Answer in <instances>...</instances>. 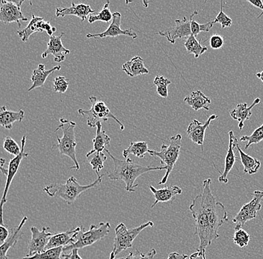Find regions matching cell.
<instances>
[{"mask_svg": "<svg viewBox=\"0 0 263 259\" xmlns=\"http://www.w3.org/2000/svg\"><path fill=\"white\" fill-rule=\"evenodd\" d=\"M189 259H206L205 258V250H197L189 256Z\"/></svg>", "mask_w": 263, "mask_h": 259, "instance_id": "45", "label": "cell"}, {"mask_svg": "<svg viewBox=\"0 0 263 259\" xmlns=\"http://www.w3.org/2000/svg\"><path fill=\"white\" fill-rule=\"evenodd\" d=\"M110 158L114 162V170L108 173V178L115 181L121 180L126 185V190L128 192H134L139 184H135V182L141 175L151 171H158V170H165V167L144 166L135 163L131 158H128L126 160H121L115 158L111 155L108 150H105Z\"/></svg>", "mask_w": 263, "mask_h": 259, "instance_id": "1", "label": "cell"}, {"mask_svg": "<svg viewBox=\"0 0 263 259\" xmlns=\"http://www.w3.org/2000/svg\"><path fill=\"white\" fill-rule=\"evenodd\" d=\"M61 69H62V66L58 65V66L52 67L50 70H47L44 65L40 64L37 69L33 70L32 75L31 77L32 85L29 88L28 91H32V90L35 89V88L44 86V83H45L46 80L47 79L49 75L55 73V72L59 71Z\"/></svg>", "mask_w": 263, "mask_h": 259, "instance_id": "22", "label": "cell"}, {"mask_svg": "<svg viewBox=\"0 0 263 259\" xmlns=\"http://www.w3.org/2000/svg\"><path fill=\"white\" fill-rule=\"evenodd\" d=\"M154 226V224L152 221H148L147 223L138 227L128 229L123 223H121L115 228V237L112 250L115 255H118L123 251L133 247V243L138 235L146 228L153 227Z\"/></svg>", "mask_w": 263, "mask_h": 259, "instance_id": "7", "label": "cell"}, {"mask_svg": "<svg viewBox=\"0 0 263 259\" xmlns=\"http://www.w3.org/2000/svg\"><path fill=\"white\" fill-rule=\"evenodd\" d=\"M198 14V11L195 10L192 15L190 16L191 19V27H192V32L194 36H196L197 34L200 33V32H209L212 29H213L214 24L213 21L206 23L205 24H200L194 19L195 16H196Z\"/></svg>", "mask_w": 263, "mask_h": 259, "instance_id": "33", "label": "cell"}, {"mask_svg": "<svg viewBox=\"0 0 263 259\" xmlns=\"http://www.w3.org/2000/svg\"><path fill=\"white\" fill-rule=\"evenodd\" d=\"M27 221L28 217L25 216L19 226L14 230L11 229V235L8 237V240L3 245L0 246V259H8V251L11 247H14L22 237L23 233L21 232V229Z\"/></svg>", "mask_w": 263, "mask_h": 259, "instance_id": "24", "label": "cell"}, {"mask_svg": "<svg viewBox=\"0 0 263 259\" xmlns=\"http://www.w3.org/2000/svg\"><path fill=\"white\" fill-rule=\"evenodd\" d=\"M26 136L24 135L21 140V152L17 156L11 158L8 164L7 180H6V185H5L4 191H3V196L0 201V222H3V206L7 203V195L9 191L10 186L13 180L15 177L17 173L19 167L21 166V162L24 158H27L29 156V153L25 152V146H26Z\"/></svg>", "mask_w": 263, "mask_h": 259, "instance_id": "8", "label": "cell"}, {"mask_svg": "<svg viewBox=\"0 0 263 259\" xmlns=\"http://www.w3.org/2000/svg\"><path fill=\"white\" fill-rule=\"evenodd\" d=\"M240 141L247 142L246 149L251 147L253 144H257L263 141V124L262 125L255 129L251 135H244L240 137Z\"/></svg>", "mask_w": 263, "mask_h": 259, "instance_id": "35", "label": "cell"}, {"mask_svg": "<svg viewBox=\"0 0 263 259\" xmlns=\"http://www.w3.org/2000/svg\"><path fill=\"white\" fill-rule=\"evenodd\" d=\"M92 169L95 170L98 177L100 176V172L102 169L104 168V162H106L107 156L103 152H95L88 158Z\"/></svg>", "mask_w": 263, "mask_h": 259, "instance_id": "34", "label": "cell"}, {"mask_svg": "<svg viewBox=\"0 0 263 259\" xmlns=\"http://www.w3.org/2000/svg\"><path fill=\"white\" fill-rule=\"evenodd\" d=\"M103 176L104 175H100L93 183L87 185H80L75 177L70 176L65 184L55 183L47 185L44 188V191L51 197L57 196L63 200L67 205H72L82 193L100 185L103 181Z\"/></svg>", "mask_w": 263, "mask_h": 259, "instance_id": "2", "label": "cell"}, {"mask_svg": "<svg viewBox=\"0 0 263 259\" xmlns=\"http://www.w3.org/2000/svg\"><path fill=\"white\" fill-rule=\"evenodd\" d=\"M70 82L65 76H58L54 79L53 88L55 92L64 93L67 91Z\"/></svg>", "mask_w": 263, "mask_h": 259, "instance_id": "41", "label": "cell"}, {"mask_svg": "<svg viewBox=\"0 0 263 259\" xmlns=\"http://www.w3.org/2000/svg\"><path fill=\"white\" fill-rule=\"evenodd\" d=\"M43 32H47L49 37H51L54 32H57V29L52 26L50 23L44 21V18L32 14V19L29 24L24 29L17 31V34L22 42L26 43L29 41L32 34Z\"/></svg>", "mask_w": 263, "mask_h": 259, "instance_id": "11", "label": "cell"}, {"mask_svg": "<svg viewBox=\"0 0 263 259\" xmlns=\"http://www.w3.org/2000/svg\"><path fill=\"white\" fill-rule=\"evenodd\" d=\"M156 255V249H151L147 254L143 253L140 251H136V252H129V255L123 258H120L118 259H154V257Z\"/></svg>", "mask_w": 263, "mask_h": 259, "instance_id": "40", "label": "cell"}, {"mask_svg": "<svg viewBox=\"0 0 263 259\" xmlns=\"http://www.w3.org/2000/svg\"><path fill=\"white\" fill-rule=\"evenodd\" d=\"M60 125L58 126L55 132L61 129L63 132L62 137L57 136V144H54L52 148L58 150L61 155H66L73 161L74 165L70 169L80 170V164L76 155V148H77V142L75 136V129L77 124L73 121H67L65 118H61Z\"/></svg>", "mask_w": 263, "mask_h": 259, "instance_id": "3", "label": "cell"}, {"mask_svg": "<svg viewBox=\"0 0 263 259\" xmlns=\"http://www.w3.org/2000/svg\"><path fill=\"white\" fill-rule=\"evenodd\" d=\"M188 257V255H185V254H180L178 252H174L169 254L167 259H186Z\"/></svg>", "mask_w": 263, "mask_h": 259, "instance_id": "47", "label": "cell"}, {"mask_svg": "<svg viewBox=\"0 0 263 259\" xmlns=\"http://www.w3.org/2000/svg\"><path fill=\"white\" fill-rule=\"evenodd\" d=\"M25 117L24 110L20 109L17 111H9L6 106L0 108V126L10 130L12 129L15 122H22Z\"/></svg>", "mask_w": 263, "mask_h": 259, "instance_id": "23", "label": "cell"}, {"mask_svg": "<svg viewBox=\"0 0 263 259\" xmlns=\"http://www.w3.org/2000/svg\"><path fill=\"white\" fill-rule=\"evenodd\" d=\"M110 2L107 1L105 3L103 9L100 12L95 13V14H90L88 17V22L90 24H93L97 21H101V22L109 23L111 19H112L113 14H111V10H110Z\"/></svg>", "mask_w": 263, "mask_h": 259, "instance_id": "31", "label": "cell"}, {"mask_svg": "<svg viewBox=\"0 0 263 259\" xmlns=\"http://www.w3.org/2000/svg\"><path fill=\"white\" fill-rule=\"evenodd\" d=\"M95 13H96V11L92 9L90 5H85L83 3L76 4L73 2L70 7L64 8V9L57 8L55 15L57 17H63L67 15H74L80 18L82 21H84L86 19L90 14H95Z\"/></svg>", "mask_w": 263, "mask_h": 259, "instance_id": "20", "label": "cell"}, {"mask_svg": "<svg viewBox=\"0 0 263 259\" xmlns=\"http://www.w3.org/2000/svg\"><path fill=\"white\" fill-rule=\"evenodd\" d=\"M5 164H6V159L2 158L1 157H0V171L2 172L3 175L7 176L8 170L7 169L4 168Z\"/></svg>", "mask_w": 263, "mask_h": 259, "instance_id": "48", "label": "cell"}, {"mask_svg": "<svg viewBox=\"0 0 263 259\" xmlns=\"http://www.w3.org/2000/svg\"><path fill=\"white\" fill-rule=\"evenodd\" d=\"M184 46L186 49L187 52L190 54H194L195 58H198L200 55L204 54L208 51V48L205 46L201 44V39L197 40L196 37L194 35L189 36L185 39Z\"/></svg>", "mask_w": 263, "mask_h": 259, "instance_id": "29", "label": "cell"}, {"mask_svg": "<svg viewBox=\"0 0 263 259\" xmlns=\"http://www.w3.org/2000/svg\"><path fill=\"white\" fill-rule=\"evenodd\" d=\"M224 44L223 36L213 34L210 38V45L213 50H219Z\"/></svg>", "mask_w": 263, "mask_h": 259, "instance_id": "42", "label": "cell"}, {"mask_svg": "<svg viewBox=\"0 0 263 259\" xmlns=\"http://www.w3.org/2000/svg\"><path fill=\"white\" fill-rule=\"evenodd\" d=\"M65 35V32H62L59 36H51L47 44V50L43 52L41 57L46 58L49 55L54 56V61L58 63L64 62L65 56L70 53V50L65 48L62 44V38Z\"/></svg>", "mask_w": 263, "mask_h": 259, "instance_id": "15", "label": "cell"}, {"mask_svg": "<svg viewBox=\"0 0 263 259\" xmlns=\"http://www.w3.org/2000/svg\"><path fill=\"white\" fill-rule=\"evenodd\" d=\"M184 102L196 111L200 109L209 111L211 105V99L200 91H193L190 95L185 96Z\"/></svg>", "mask_w": 263, "mask_h": 259, "instance_id": "25", "label": "cell"}, {"mask_svg": "<svg viewBox=\"0 0 263 259\" xmlns=\"http://www.w3.org/2000/svg\"><path fill=\"white\" fill-rule=\"evenodd\" d=\"M149 150L146 142H131L129 147L123 151V158H128L132 154L138 158H143Z\"/></svg>", "mask_w": 263, "mask_h": 259, "instance_id": "30", "label": "cell"}, {"mask_svg": "<svg viewBox=\"0 0 263 259\" xmlns=\"http://www.w3.org/2000/svg\"><path fill=\"white\" fill-rule=\"evenodd\" d=\"M253 196L254 198L252 201L245 204L236 217L233 218V223L236 224L235 229L243 227L248 221L255 219L257 216L258 211L262 209L261 202L263 201V191H255Z\"/></svg>", "mask_w": 263, "mask_h": 259, "instance_id": "9", "label": "cell"}, {"mask_svg": "<svg viewBox=\"0 0 263 259\" xmlns=\"http://www.w3.org/2000/svg\"><path fill=\"white\" fill-rule=\"evenodd\" d=\"M121 17L122 16L121 13H113L111 24L105 32L99 34H87V38H105V37H115L121 35L129 36L133 39L137 38V34L133 29H121Z\"/></svg>", "mask_w": 263, "mask_h": 259, "instance_id": "12", "label": "cell"}, {"mask_svg": "<svg viewBox=\"0 0 263 259\" xmlns=\"http://www.w3.org/2000/svg\"><path fill=\"white\" fill-rule=\"evenodd\" d=\"M181 147H182V135L176 134L170 138L169 146L163 144L161 147L160 151H148V153L151 156L158 157L160 158L161 164L165 167V174L159 183V185H165L167 183L168 177L172 173L173 169L175 166L179 156H180Z\"/></svg>", "mask_w": 263, "mask_h": 259, "instance_id": "4", "label": "cell"}, {"mask_svg": "<svg viewBox=\"0 0 263 259\" xmlns=\"http://www.w3.org/2000/svg\"><path fill=\"white\" fill-rule=\"evenodd\" d=\"M171 84H172V82L164 76L156 75L155 79H154V85H155L156 88H157L156 91H157L158 94H159V96L163 98H167V96H168L167 87H168Z\"/></svg>", "mask_w": 263, "mask_h": 259, "instance_id": "36", "label": "cell"}, {"mask_svg": "<svg viewBox=\"0 0 263 259\" xmlns=\"http://www.w3.org/2000/svg\"><path fill=\"white\" fill-rule=\"evenodd\" d=\"M213 24H220L222 26V29H225V28L230 27L232 24H233V21L231 18L228 17L223 11V3H221V9H220L219 13H218L217 17L213 21Z\"/></svg>", "mask_w": 263, "mask_h": 259, "instance_id": "39", "label": "cell"}, {"mask_svg": "<svg viewBox=\"0 0 263 259\" xmlns=\"http://www.w3.org/2000/svg\"><path fill=\"white\" fill-rule=\"evenodd\" d=\"M256 76H257V78H259L263 83V70L262 72H260V73H256Z\"/></svg>", "mask_w": 263, "mask_h": 259, "instance_id": "49", "label": "cell"}, {"mask_svg": "<svg viewBox=\"0 0 263 259\" xmlns=\"http://www.w3.org/2000/svg\"><path fill=\"white\" fill-rule=\"evenodd\" d=\"M229 137V147H228L226 158H225L224 170H223V173L221 174V176L218 177V181L220 183H224V184L228 183V174H229L230 170L233 169L236 160L238 159L234 153L235 147H236V145L238 144L237 137L235 136L234 132L233 131H230Z\"/></svg>", "mask_w": 263, "mask_h": 259, "instance_id": "17", "label": "cell"}, {"mask_svg": "<svg viewBox=\"0 0 263 259\" xmlns=\"http://www.w3.org/2000/svg\"><path fill=\"white\" fill-rule=\"evenodd\" d=\"M24 0L17 1H5L0 0V22L4 24L16 23L21 27V21H27L28 18L24 17L21 11V6Z\"/></svg>", "mask_w": 263, "mask_h": 259, "instance_id": "10", "label": "cell"}, {"mask_svg": "<svg viewBox=\"0 0 263 259\" xmlns=\"http://www.w3.org/2000/svg\"><path fill=\"white\" fill-rule=\"evenodd\" d=\"M62 258H67V259H82V257L80 256V254H79V250L78 249H73V250L71 251L70 254H62Z\"/></svg>", "mask_w": 263, "mask_h": 259, "instance_id": "44", "label": "cell"}, {"mask_svg": "<svg viewBox=\"0 0 263 259\" xmlns=\"http://www.w3.org/2000/svg\"><path fill=\"white\" fill-rule=\"evenodd\" d=\"M93 144V150L88 152L86 155L87 158L95 152H103V150H106V147H108L111 143V137L106 133L105 131L103 130L102 123H98L97 124V134L96 137L92 140Z\"/></svg>", "mask_w": 263, "mask_h": 259, "instance_id": "27", "label": "cell"}, {"mask_svg": "<svg viewBox=\"0 0 263 259\" xmlns=\"http://www.w3.org/2000/svg\"><path fill=\"white\" fill-rule=\"evenodd\" d=\"M251 240V235L246 232L242 228H238L235 229V233L233 235V242L238 246V247L243 248L248 245Z\"/></svg>", "mask_w": 263, "mask_h": 259, "instance_id": "37", "label": "cell"}, {"mask_svg": "<svg viewBox=\"0 0 263 259\" xmlns=\"http://www.w3.org/2000/svg\"><path fill=\"white\" fill-rule=\"evenodd\" d=\"M236 149L239 153L241 164L244 167V173L250 175H254L257 173L261 167L260 161L246 153L241 150L238 144L236 145Z\"/></svg>", "mask_w": 263, "mask_h": 259, "instance_id": "28", "label": "cell"}, {"mask_svg": "<svg viewBox=\"0 0 263 259\" xmlns=\"http://www.w3.org/2000/svg\"><path fill=\"white\" fill-rule=\"evenodd\" d=\"M64 247H57V248L50 249L44 251L41 253H37L31 257H24L21 259H63L62 258L63 254Z\"/></svg>", "mask_w": 263, "mask_h": 259, "instance_id": "32", "label": "cell"}, {"mask_svg": "<svg viewBox=\"0 0 263 259\" xmlns=\"http://www.w3.org/2000/svg\"><path fill=\"white\" fill-rule=\"evenodd\" d=\"M115 256H116V255H115V252L111 251V253H110L109 259H115Z\"/></svg>", "mask_w": 263, "mask_h": 259, "instance_id": "50", "label": "cell"}, {"mask_svg": "<svg viewBox=\"0 0 263 259\" xmlns=\"http://www.w3.org/2000/svg\"><path fill=\"white\" fill-rule=\"evenodd\" d=\"M260 101L259 98H256L251 106H248L247 103H239L236 106V109L230 111V117L235 121H238V127L240 130H241L244 127L245 122L250 119L252 116V109L256 105L259 104Z\"/></svg>", "mask_w": 263, "mask_h": 259, "instance_id": "21", "label": "cell"}, {"mask_svg": "<svg viewBox=\"0 0 263 259\" xmlns=\"http://www.w3.org/2000/svg\"><path fill=\"white\" fill-rule=\"evenodd\" d=\"M49 230V227H43L41 231L39 230L35 226L31 227L32 238L28 246L29 253L26 255V257H31L35 254L41 253L45 251L46 247L48 244L51 236L52 235Z\"/></svg>", "mask_w": 263, "mask_h": 259, "instance_id": "13", "label": "cell"}, {"mask_svg": "<svg viewBox=\"0 0 263 259\" xmlns=\"http://www.w3.org/2000/svg\"><path fill=\"white\" fill-rule=\"evenodd\" d=\"M3 148L8 153L14 155V157L17 156L21 152V147H20L17 143L10 136H8L5 138L4 142H3Z\"/></svg>", "mask_w": 263, "mask_h": 259, "instance_id": "38", "label": "cell"}, {"mask_svg": "<svg viewBox=\"0 0 263 259\" xmlns=\"http://www.w3.org/2000/svg\"><path fill=\"white\" fill-rule=\"evenodd\" d=\"M89 101L91 103L90 109L78 110L79 114L86 118L87 125L90 128L97 127L98 123H101V121L106 122L108 119H113L119 124L121 130H124L125 127L122 123L111 112L104 102L98 101L95 96H90Z\"/></svg>", "mask_w": 263, "mask_h": 259, "instance_id": "6", "label": "cell"}, {"mask_svg": "<svg viewBox=\"0 0 263 259\" xmlns=\"http://www.w3.org/2000/svg\"><path fill=\"white\" fill-rule=\"evenodd\" d=\"M250 4L253 5L256 8L262 10V12L261 13L260 15L258 16L257 19L260 18L263 15V3L261 0H248Z\"/></svg>", "mask_w": 263, "mask_h": 259, "instance_id": "46", "label": "cell"}, {"mask_svg": "<svg viewBox=\"0 0 263 259\" xmlns=\"http://www.w3.org/2000/svg\"><path fill=\"white\" fill-rule=\"evenodd\" d=\"M218 115L213 114L208 118L204 124H201L197 119H193L187 128L186 133L190 140L203 147L204 143L205 130L210 126L212 121L218 119Z\"/></svg>", "mask_w": 263, "mask_h": 259, "instance_id": "16", "label": "cell"}, {"mask_svg": "<svg viewBox=\"0 0 263 259\" xmlns=\"http://www.w3.org/2000/svg\"><path fill=\"white\" fill-rule=\"evenodd\" d=\"M9 237L10 232L7 226L5 225L4 223L0 222V246L3 245Z\"/></svg>", "mask_w": 263, "mask_h": 259, "instance_id": "43", "label": "cell"}, {"mask_svg": "<svg viewBox=\"0 0 263 259\" xmlns=\"http://www.w3.org/2000/svg\"><path fill=\"white\" fill-rule=\"evenodd\" d=\"M149 189L155 198V202L151 206V209L155 207L159 203H168V202L172 203L176 199V196L182 192V189L175 185L165 186L161 189H156L154 186L151 185Z\"/></svg>", "mask_w": 263, "mask_h": 259, "instance_id": "19", "label": "cell"}, {"mask_svg": "<svg viewBox=\"0 0 263 259\" xmlns=\"http://www.w3.org/2000/svg\"><path fill=\"white\" fill-rule=\"evenodd\" d=\"M63 259H67V258H66V257H65V258H63Z\"/></svg>", "mask_w": 263, "mask_h": 259, "instance_id": "51", "label": "cell"}, {"mask_svg": "<svg viewBox=\"0 0 263 259\" xmlns=\"http://www.w3.org/2000/svg\"><path fill=\"white\" fill-rule=\"evenodd\" d=\"M155 34L163 36L172 44H175L176 41L180 38H187L193 35L191 27V19L184 17L182 19H176L175 25L164 31H159Z\"/></svg>", "mask_w": 263, "mask_h": 259, "instance_id": "14", "label": "cell"}, {"mask_svg": "<svg viewBox=\"0 0 263 259\" xmlns=\"http://www.w3.org/2000/svg\"><path fill=\"white\" fill-rule=\"evenodd\" d=\"M110 228L111 225L109 223L104 222L100 223L98 226L92 224L88 231H85V228L81 226L80 232L76 237L75 242L64 247V252H67V251L71 252L73 249L80 250V249L93 245L95 243L103 240L108 235L110 232Z\"/></svg>", "mask_w": 263, "mask_h": 259, "instance_id": "5", "label": "cell"}, {"mask_svg": "<svg viewBox=\"0 0 263 259\" xmlns=\"http://www.w3.org/2000/svg\"><path fill=\"white\" fill-rule=\"evenodd\" d=\"M80 229H81V226H78V227L74 228L67 232L52 234L47 247H46L45 250L57 248V247H65L66 246L73 244L75 242L76 237L80 232Z\"/></svg>", "mask_w": 263, "mask_h": 259, "instance_id": "18", "label": "cell"}, {"mask_svg": "<svg viewBox=\"0 0 263 259\" xmlns=\"http://www.w3.org/2000/svg\"><path fill=\"white\" fill-rule=\"evenodd\" d=\"M123 70L129 76L136 77L140 75L148 74L149 70L144 65V59L140 56L133 57L123 65Z\"/></svg>", "mask_w": 263, "mask_h": 259, "instance_id": "26", "label": "cell"}]
</instances>
